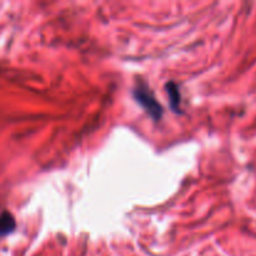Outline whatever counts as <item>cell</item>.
<instances>
[{
    "mask_svg": "<svg viewBox=\"0 0 256 256\" xmlns=\"http://www.w3.org/2000/svg\"><path fill=\"white\" fill-rule=\"evenodd\" d=\"M166 89H168V95H169L170 99V104H172V108L174 109V112H179L180 110V102H182V98H180V92L179 88L175 82H169L166 84Z\"/></svg>",
    "mask_w": 256,
    "mask_h": 256,
    "instance_id": "cell-3",
    "label": "cell"
},
{
    "mask_svg": "<svg viewBox=\"0 0 256 256\" xmlns=\"http://www.w3.org/2000/svg\"><path fill=\"white\" fill-rule=\"evenodd\" d=\"M134 96L136 102L149 112L150 116L155 120H159L162 115V108L155 99L152 90L148 88L146 84L138 82L134 88Z\"/></svg>",
    "mask_w": 256,
    "mask_h": 256,
    "instance_id": "cell-1",
    "label": "cell"
},
{
    "mask_svg": "<svg viewBox=\"0 0 256 256\" xmlns=\"http://www.w3.org/2000/svg\"><path fill=\"white\" fill-rule=\"evenodd\" d=\"M15 229V220L10 212H4L0 214V236L10 234Z\"/></svg>",
    "mask_w": 256,
    "mask_h": 256,
    "instance_id": "cell-2",
    "label": "cell"
}]
</instances>
